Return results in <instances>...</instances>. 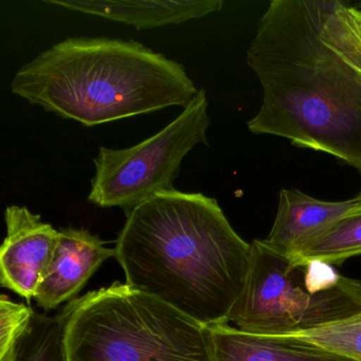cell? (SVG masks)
I'll return each mask as SVG.
<instances>
[{
	"label": "cell",
	"mask_w": 361,
	"mask_h": 361,
	"mask_svg": "<svg viewBox=\"0 0 361 361\" xmlns=\"http://www.w3.org/2000/svg\"><path fill=\"white\" fill-rule=\"evenodd\" d=\"M281 336L322 348L350 360L361 361V312L310 331Z\"/></svg>",
	"instance_id": "obj_13"
},
{
	"label": "cell",
	"mask_w": 361,
	"mask_h": 361,
	"mask_svg": "<svg viewBox=\"0 0 361 361\" xmlns=\"http://www.w3.org/2000/svg\"><path fill=\"white\" fill-rule=\"evenodd\" d=\"M346 14H348L350 26L354 29L355 33L361 42V4L353 6L346 3Z\"/></svg>",
	"instance_id": "obj_16"
},
{
	"label": "cell",
	"mask_w": 361,
	"mask_h": 361,
	"mask_svg": "<svg viewBox=\"0 0 361 361\" xmlns=\"http://www.w3.org/2000/svg\"><path fill=\"white\" fill-rule=\"evenodd\" d=\"M209 329L214 361H354L285 336L246 333L229 323Z\"/></svg>",
	"instance_id": "obj_11"
},
{
	"label": "cell",
	"mask_w": 361,
	"mask_h": 361,
	"mask_svg": "<svg viewBox=\"0 0 361 361\" xmlns=\"http://www.w3.org/2000/svg\"><path fill=\"white\" fill-rule=\"evenodd\" d=\"M60 317L68 361H214L209 327L126 283L73 300Z\"/></svg>",
	"instance_id": "obj_4"
},
{
	"label": "cell",
	"mask_w": 361,
	"mask_h": 361,
	"mask_svg": "<svg viewBox=\"0 0 361 361\" xmlns=\"http://www.w3.org/2000/svg\"><path fill=\"white\" fill-rule=\"evenodd\" d=\"M16 361H68L61 317L35 314L20 340Z\"/></svg>",
	"instance_id": "obj_14"
},
{
	"label": "cell",
	"mask_w": 361,
	"mask_h": 361,
	"mask_svg": "<svg viewBox=\"0 0 361 361\" xmlns=\"http://www.w3.org/2000/svg\"><path fill=\"white\" fill-rule=\"evenodd\" d=\"M11 92L87 128L185 109L198 92L185 66L135 41L68 37L18 69Z\"/></svg>",
	"instance_id": "obj_3"
},
{
	"label": "cell",
	"mask_w": 361,
	"mask_h": 361,
	"mask_svg": "<svg viewBox=\"0 0 361 361\" xmlns=\"http://www.w3.org/2000/svg\"><path fill=\"white\" fill-rule=\"evenodd\" d=\"M69 11L98 16L134 27L138 30L179 25L221 11L223 0H180V1H96V0H44Z\"/></svg>",
	"instance_id": "obj_10"
},
{
	"label": "cell",
	"mask_w": 361,
	"mask_h": 361,
	"mask_svg": "<svg viewBox=\"0 0 361 361\" xmlns=\"http://www.w3.org/2000/svg\"><path fill=\"white\" fill-rule=\"evenodd\" d=\"M116 257L115 249L86 229L62 228L54 257L43 274L35 301L44 310H54L69 301L87 284L106 259Z\"/></svg>",
	"instance_id": "obj_8"
},
{
	"label": "cell",
	"mask_w": 361,
	"mask_h": 361,
	"mask_svg": "<svg viewBox=\"0 0 361 361\" xmlns=\"http://www.w3.org/2000/svg\"><path fill=\"white\" fill-rule=\"evenodd\" d=\"M361 312V280L320 263L295 266L264 240L251 243L248 278L229 322L246 333L310 331Z\"/></svg>",
	"instance_id": "obj_5"
},
{
	"label": "cell",
	"mask_w": 361,
	"mask_h": 361,
	"mask_svg": "<svg viewBox=\"0 0 361 361\" xmlns=\"http://www.w3.org/2000/svg\"><path fill=\"white\" fill-rule=\"evenodd\" d=\"M359 212L361 192L348 200L323 202L299 190H282L274 226L264 242L276 252L288 257L314 234Z\"/></svg>",
	"instance_id": "obj_9"
},
{
	"label": "cell",
	"mask_w": 361,
	"mask_h": 361,
	"mask_svg": "<svg viewBox=\"0 0 361 361\" xmlns=\"http://www.w3.org/2000/svg\"><path fill=\"white\" fill-rule=\"evenodd\" d=\"M5 221L7 236L0 250L1 285L29 302L54 257L59 230L26 207H7Z\"/></svg>",
	"instance_id": "obj_7"
},
{
	"label": "cell",
	"mask_w": 361,
	"mask_h": 361,
	"mask_svg": "<svg viewBox=\"0 0 361 361\" xmlns=\"http://www.w3.org/2000/svg\"><path fill=\"white\" fill-rule=\"evenodd\" d=\"M247 63L263 88L251 133L329 154L361 174V42L345 1L274 0Z\"/></svg>",
	"instance_id": "obj_1"
},
{
	"label": "cell",
	"mask_w": 361,
	"mask_h": 361,
	"mask_svg": "<svg viewBox=\"0 0 361 361\" xmlns=\"http://www.w3.org/2000/svg\"><path fill=\"white\" fill-rule=\"evenodd\" d=\"M30 306L11 301L7 295L0 299V361H16L18 345L35 317Z\"/></svg>",
	"instance_id": "obj_15"
},
{
	"label": "cell",
	"mask_w": 361,
	"mask_h": 361,
	"mask_svg": "<svg viewBox=\"0 0 361 361\" xmlns=\"http://www.w3.org/2000/svg\"><path fill=\"white\" fill-rule=\"evenodd\" d=\"M116 259L126 284L207 327L227 324L251 263V244L214 198L162 192L126 214Z\"/></svg>",
	"instance_id": "obj_2"
},
{
	"label": "cell",
	"mask_w": 361,
	"mask_h": 361,
	"mask_svg": "<svg viewBox=\"0 0 361 361\" xmlns=\"http://www.w3.org/2000/svg\"><path fill=\"white\" fill-rule=\"evenodd\" d=\"M210 124L202 88L178 117L147 140L128 149L99 147L88 202L99 208L118 207L128 214L153 196L172 191L185 156L200 143L209 145Z\"/></svg>",
	"instance_id": "obj_6"
},
{
	"label": "cell",
	"mask_w": 361,
	"mask_h": 361,
	"mask_svg": "<svg viewBox=\"0 0 361 361\" xmlns=\"http://www.w3.org/2000/svg\"><path fill=\"white\" fill-rule=\"evenodd\" d=\"M361 255V212L344 217L300 245L290 255L295 266L339 265Z\"/></svg>",
	"instance_id": "obj_12"
}]
</instances>
